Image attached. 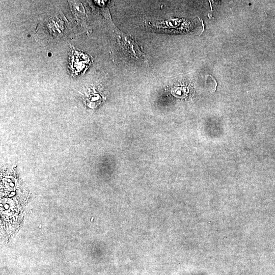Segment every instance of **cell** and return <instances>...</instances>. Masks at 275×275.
Wrapping results in <instances>:
<instances>
[{
  "instance_id": "1",
  "label": "cell",
  "mask_w": 275,
  "mask_h": 275,
  "mask_svg": "<svg viewBox=\"0 0 275 275\" xmlns=\"http://www.w3.org/2000/svg\"><path fill=\"white\" fill-rule=\"evenodd\" d=\"M91 62V58L86 53L72 49L70 55L69 68L72 75H77L84 71Z\"/></svg>"
}]
</instances>
